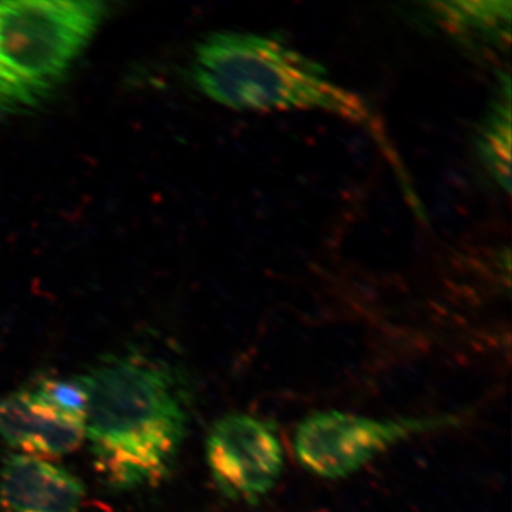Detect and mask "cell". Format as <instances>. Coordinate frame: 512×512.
<instances>
[{"label": "cell", "mask_w": 512, "mask_h": 512, "mask_svg": "<svg viewBox=\"0 0 512 512\" xmlns=\"http://www.w3.org/2000/svg\"><path fill=\"white\" fill-rule=\"evenodd\" d=\"M86 437L107 488L157 487L173 473L190 430L191 389L180 367L131 349L101 357L80 376Z\"/></svg>", "instance_id": "cell-1"}, {"label": "cell", "mask_w": 512, "mask_h": 512, "mask_svg": "<svg viewBox=\"0 0 512 512\" xmlns=\"http://www.w3.org/2000/svg\"><path fill=\"white\" fill-rule=\"evenodd\" d=\"M195 86L237 111L320 110L363 123L366 104L330 80L325 67L275 37L215 32L195 47Z\"/></svg>", "instance_id": "cell-2"}, {"label": "cell", "mask_w": 512, "mask_h": 512, "mask_svg": "<svg viewBox=\"0 0 512 512\" xmlns=\"http://www.w3.org/2000/svg\"><path fill=\"white\" fill-rule=\"evenodd\" d=\"M104 15L99 2H0V113H26L46 103Z\"/></svg>", "instance_id": "cell-3"}, {"label": "cell", "mask_w": 512, "mask_h": 512, "mask_svg": "<svg viewBox=\"0 0 512 512\" xmlns=\"http://www.w3.org/2000/svg\"><path fill=\"white\" fill-rule=\"evenodd\" d=\"M458 423L454 414L372 419L328 410L309 414L298 424L293 447L309 473L336 480L352 476L402 441Z\"/></svg>", "instance_id": "cell-4"}, {"label": "cell", "mask_w": 512, "mask_h": 512, "mask_svg": "<svg viewBox=\"0 0 512 512\" xmlns=\"http://www.w3.org/2000/svg\"><path fill=\"white\" fill-rule=\"evenodd\" d=\"M212 480L229 500L258 505L284 473V448L272 421L229 413L212 424L205 443Z\"/></svg>", "instance_id": "cell-5"}, {"label": "cell", "mask_w": 512, "mask_h": 512, "mask_svg": "<svg viewBox=\"0 0 512 512\" xmlns=\"http://www.w3.org/2000/svg\"><path fill=\"white\" fill-rule=\"evenodd\" d=\"M0 437L23 453L60 457L82 446L86 423L60 412L35 387H25L0 397Z\"/></svg>", "instance_id": "cell-6"}, {"label": "cell", "mask_w": 512, "mask_h": 512, "mask_svg": "<svg viewBox=\"0 0 512 512\" xmlns=\"http://www.w3.org/2000/svg\"><path fill=\"white\" fill-rule=\"evenodd\" d=\"M82 480L42 458L9 454L0 468V512H80Z\"/></svg>", "instance_id": "cell-7"}, {"label": "cell", "mask_w": 512, "mask_h": 512, "mask_svg": "<svg viewBox=\"0 0 512 512\" xmlns=\"http://www.w3.org/2000/svg\"><path fill=\"white\" fill-rule=\"evenodd\" d=\"M477 153L481 164L495 183L507 194L511 192V80L500 79L490 110L485 114L477 134Z\"/></svg>", "instance_id": "cell-8"}, {"label": "cell", "mask_w": 512, "mask_h": 512, "mask_svg": "<svg viewBox=\"0 0 512 512\" xmlns=\"http://www.w3.org/2000/svg\"><path fill=\"white\" fill-rule=\"evenodd\" d=\"M430 8L457 35L497 45L510 42L511 2H436Z\"/></svg>", "instance_id": "cell-9"}, {"label": "cell", "mask_w": 512, "mask_h": 512, "mask_svg": "<svg viewBox=\"0 0 512 512\" xmlns=\"http://www.w3.org/2000/svg\"><path fill=\"white\" fill-rule=\"evenodd\" d=\"M33 387L60 412L86 423L89 397H87L86 387H84L80 376L73 377V379L45 377Z\"/></svg>", "instance_id": "cell-10"}]
</instances>
